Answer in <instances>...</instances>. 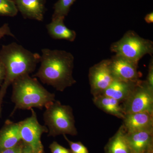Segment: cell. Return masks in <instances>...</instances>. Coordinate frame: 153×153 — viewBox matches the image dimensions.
<instances>
[{
	"label": "cell",
	"mask_w": 153,
	"mask_h": 153,
	"mask_svg": "<svg viewBox=\"0 0 153 153\" xmlns=\"http://www.w3.org/2000/svg\"><path fill=\"white\" fill-rule=\"evenodd\" d=\"M63 136L69 145L71 153H89L87 148L82 143L80 142H74L71 141L70 140H68L66 135H63Z\"/></svg>",
	"instance_id": "obj_20"
},
{
	"label": "cell",
	"mask_w": 153,
	"mask_h": 153,
	"mask_svg": "<svg viewBox=\"0 0 153 153\" xmlns=\"http://www.w3.org/2000/svg\"><path fill=\"white\" fill-rule=\"evenodd\" d=\"M76 0H58L54 6L52 19L62 18L65 19L70 11L71 6Z\"/></svg>",
	"instance_id": "obj_18"
},
{
	"label": "cell",
	"mask_w": 153,
	"mask_h": 153,
	"mask_svg": "<svg viewBox=\"0 0 153 153\" xmlns=\"http://www.w3.org/2000/svg\"><path fill=\"white\" fill-rule=\"evenodd\" d=\"M146 82L148 85L152 88H153V57L151 58L149 63V70Z\"/></svg>",
	"instance_id": "obj_22"
},
{
	"label": "cell",
	"mask_w": 153,
	"mask_h": 153,
	"mask_svg": "<svg viewBox=\"0 0 153 153\" xmlns=\"http://www.w3.org/2000/svg\"><path fill=\"white\" fill-rule=\"evenodd\" d=\"M18 12L15 0H0V16L13 17Z\"/></svg>",
	"instance_id": "obj_19"
},
{
	"label": "cell",
	"mask_w": 153,
	"mask_h": 153,
	"mask_svg": "<svg viewBox=\"0 0 153 153\" xmlns=\"http://www.w3.org/2000/svg\"><path fill=\"white\" fill-rule=\"evenodd\" d=\"M145 22H146L147 24H150L153 23V13H149L147 14L145 16Z\"/></svg>",
	"instance_id": "obj_27"
},
{
	"label": "cell",
	"mask_w": 153,
	"mask_h": 153,
	"mask_svg": "<svg viewBox=\"0 0 153 153\" xmlns=\"http://www.w3.org/2000/svg\"><path fill=\"white\" fill-rule=\"evenodd\" d=\"M64 19L62 18L52 19V22L46 26L48 34L55 40H65L73 42L76 38V33L67 27L64 24Z\"/></svg>",
	"instance_id": "obj_15"
},
{
	"label": "cell",
	"mask_w": 153,
	"mask_h": 153,
	"mask_svg": "<svg viewBox=\"0 0 153 153\" xmlns=\"http://www.w3.org/2000/svg\"><path fill=\"white\" fill-rule=\"evenodd\" d=\"M23 145V142L22 140L13 147L5 149L0 150V153H21Z\"/></svg>",
	"instance_id": "obj_23"
},
{
	"label": "cell",
	"mask_w": 153,
	"mask_h": 153,
	"mask_svg": "<svg viewBox=\"0 0 153 153\" xmlns=\"http://www.w3.org/2000/svg\"><path fill=\"white\" fill-rule=\"evenodd\" d=\"M52 153H72L70 149H66L56 142H53L49 146Z\"/></svg>",
	"instance_id": "obj_21"
},
{
	"label": "cell",
	"mask_w": 153,
	"mask_h": 153,
	"mask_svg": "<svg viewBox=\"0 0 153 153\" xmlns=\"http://www.w3.org/2000/svg\"><path fill=\"white\" fill-rule=\"evenodd\" d=\"M104 150L105 153H131L123 126L110 139Z\"/></svg>",
	"instance_id": "obj_17"
},
{
	"label": "cell",
	"mask_w": 153,
	"mask_h": 153,
	"mask_svg": "<svg viewBox=\"0 0 153 153\" xmlns=\"http://www.w3.org/2000/svg\"><path fill=\"white\" fill-rule=\"evenodd\" d=\"M138 62L115 55L109 59V66L114 79L137 82L139 80Z\"/></svg>",
	"instance_id": "obj_9"
},
{
	"label": "cell",
	"mask_w": 153,
	"mask_h": 153,
	"mask_svg": "<svg viewBox=\"0 0 153 153\" xmlns=\"http://www.w3.org/2000/svg\"><path fill=\"white\" fill-rule=\"evenodd\" d=\"M21 153H38L33 150L32 148L29 145L23 142V147H22Z\"/></svg>",
	"instance_id": "obj_26"
},
{
	"label": "cell",
	"mask_w": 153,
	"mask_h": 153,
	"mask_svg": "<svg viewBox=\"0 0 153 153\" xmlns=\"http://www.w3.org/2000/svg\"><path fill=\"white\" fill-rule=\"evenodd\" d=\"M94 105L102 111L114 116L123 119L125 116L120 102L109 97L99 95L93 97Z\"/></svg>",
	"instance_id": "obj_16"
},
{
	"label": "cell",
	"mask_w": 153,
	"mask_h": 153,
	"mask_svg": "<svg viewBox=\"0 0 153 153\" xmlns=\"http://www.w3.org/2000/svg\"><path fill=\"white\" fill-rule=\"evenodd\" d=\"M140 80L137 82H128L114 79L100 95L112 97L122 103L130 95Z\"/></svg>",
	"instance_id": "obj_14"
},
{
	"label": "cell",
	"mask_w": 153,
	"mask_h": 153,
	"mask_svg": "<svg viewBox=\"0 0 153 153\" xmlns=\"http://www.w3.org/2000/svg\"><path fill=\"white\" fill-rule=\"evenodd\" d=\"M123 120L127 133L153 128V114L149 112L127 114Z\"/></svg>",
	"instance_id": "obj_10"
},
{
	"label": "cell",
	"mask_w": 153,
	"mask_h": 153,
	"mask_svg": "<svg viewBox=\"0 0 153 153\" xmlns=\"http://www.w3.org/2000/svg\"><path fill=\"white\" fill-rule=\"evenodd\" d=\"M6 76V68L4 65L0 58V88L2 85Z\"/></svg>",
	"instance_id": "obj_25"
},
{
	"label": "cell",
	"mask_w": 153,
	"mask_h": 153,
	"mask_svg": "<svg viewBox=\"0 0 153 153\" xmlns=\"http://www.w3.org/2000/svg\"><path fill=\"white\" fill-rule=\"evenodd\" d=\"M18 11L25 19L44 20L46 0H15Z\"/></svg>",
	"instance_id": "obj_11"
},
{
	"label": "cell",
	"mask_w": 153,
	"mask_h": 153,
	"mask_svg": "<svg viewBox=\"0 0 153 153\" xmlns=\"http://www.w3.org/2000/svg\"><path fill=\"white\" fill-rule=\"evenodd\" d=\"M143 153H153V145L151 146L146 150Z\"/></svg>",
	"instance_id": "obj_28"
},
{
	"label": "cell",
	"mask_w": 153,
	"mask_h": 153,
	"mask_svg": "<svg viewBox=\"0 0 153 153\" xmlns=\"http://www.w3.org/2000/svg\"><path fill=\"white\" fill-rule=\"evenodd\" d=\"M0 58L6 68V76L0 88V118L2 117V105L7 89L14 80L25 74L35 71L40 63L41 55L33 53L16 43L3 45L0 50Z\"/></svg>",
	"instance_id": "obj_2"
},
{
	"label": "cell",
	"mask_w": 153,
	"mask_h": 153,
	"mask_svg": "<svg viewBox=\"0 0 153 153\" xmlns=\"http://www.w3.org/2000/svg\"><path fill=\"white\" fill-rule=\"evenodd\" d=\"M126 136L131 153H143L153 145V128L126 132Z\"/></svg>",
	"instance_id": "obj_12"
},
{
	"label": "cell",
	"mask_w": 153,
	"mask_h": 153,
	"mask_svg": "<svg viewBox=\"0 0 153 153\" xmlns=\"http://www.w3.org/2000/svg\"><path fill=\"white\" fill-rule=\"evenodd\" d=\"M13 86L11 100L15 104L12 116L17 109H42L48 103L55 100L54 93L47 91L36 79L25 74L15 79Z\"/></svg>",
	"instance_id": "obj_3"
},
{
	"label": "cell",
	"mask_w": 153,
	"mask_h": 153,
	"mask_svg": "<svg viewBox=\"0 0 153 153\" xmlns=\"http://www.w3.org/2000/svg\"><path fill=\"white\" fill-rule=\"evenodd\" d=\"M40 68L33 77L63 92L76 82L73 76L74 57L64 50L43 49Z\"/></svg>",
	"instance_id": "obj_1"
},
{
	"label": "cell",
	"mask_w": 153,
	"mask_h": 153,
	"mask_svg": "<svg viewBox=\"0 0 153 153\" xmlns=\"http://www.w3.org/2000/svg\"><path fill=\"white\" fill-rule=\"evenodd\" d=\"M110 50L115 55L139 63L145 55H152L153 42L133 30H128L120 40L111 44Z\"/></svg>",
	"instance_id": "obj_5"
},
{
	"label": "cell",
	"mask_w": 153,
	"mask_h": 153,
	"mask_svg": "<svg viewBox=\"0 0 153 153\" xmlns=\"http://www.w3.org/2000/svg\"><path fill=\"white\" fill-rule=\"evenodd\" d=\"M121 103L125 114L144 112L153 114V88L146 80L140 79L130 95Z\"/></svg>",
	"instance_id": "obj_6"
},
{
	"label": "cell",
	"mask_w": 153,
	"mask_h": 153,
	"mask_svg": "<svg viewBox=\"0 0 153 153\" xmlns=\"http://www.w3.org/2000/svg\"><path fill=\"white\" fill-rule=\"evenodd\" d=\"M30 110L31 116L19 122L22 140L36 152L44 153L41 137L44 133L48 132V128L39 123L34 110L32 108Z\"/></svg>",
	"instance_id": "obj_7"
},
{
	"label": "cell",
	"mask_w": 153,
	"mask_h": 153,
	"mask_svg": "<svg viewBox=\"0 0 153 153\" xmlns=\"http://www.w3.org/2000/svg\"><path fill=\"white\" fill-rule=\"evenodd\" d=\"M6 36H10L15 38V36L11 32L10 28L9 27L8 24L7 23L0 27V40L1 38Z\"/></svg>",
	"instance_id": "obj_24"
},
{
	"label": "cell",
	"mask_w": 153,
	"mask_h": 153,
	"mask_svg": "<svg viewBox=\"0 0 153 153\" xmlns=\"http://www.w3.org/2000/svg\"><path fill=\"white\" fill-rule=\"evenodd\" d=\"M88 78L93 97L101 94L114 79L110 68L109 59L102 60L90 67Z\"/></svg>",
	"instance_id": "obj_8"
},
{
	"label": "cell",
	"mask_w": 153,
	"mask_h": 153,
	"mask_svg": "<svg viewBox=\"0 0 153 153\" xmlns=\"http://www.w3.org/2000/svg\"><path fill=\"white\" fill-rule=\"evenodd\" d=\"M45 108L43 116L45 126L48 128V136L77 134L73 109L70 105L62 104L55 100Z\"/></svg>",
	"instance_id": "obj_4"
},
{
	"label": "cell",
	"mask_w": 153,
	"mask_h": 153,
	"mask_svg": "<svg viewBox=\"0 0 153 153\" xmlns=\"http://www.w3.org/2000/svg\"><path fill=\"white\" fill-rule=\"evenodd\" d=\"M22 140L19 122L7 120L0 129V150L13 147Z\"/></svg>",
	"instance_id": "obj_13"
}]
</instances>
